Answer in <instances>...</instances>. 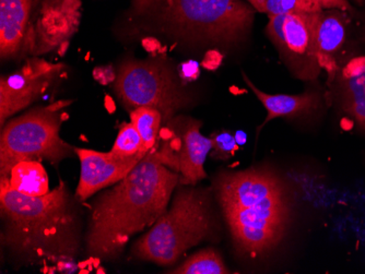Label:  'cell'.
<instances>
[{
  "instance_id": "cell-1",
  "label": "cell",
  "mask_w": 365,
  "mask_h": 274,
  "mask_svg": "<svg viewBox=\"0 0 365 274\" xmlns=\"http://www.w3.org/2000/svg\"><path fill=\"white\" fill-rule=\"evenodd\" d=\"M180 176L159 151L148 153L128 175L96 198L91 209L87 251L96 260L120 257L131 237L149 228L167 211Z\"/></svg>"
},
{
  "instance_id": "cell-2",
  "label": "cell",
  "mask_w": 365,
  "mask_h": 274,
  "mask_svg": "<svg viewBox=\"0 0 365 274\" xmlns=\"http://www.w3.org/2000/svg\"><path fill=\"white\" fill-rule=\"evenodd\" d=\"M3 246L24 263L73 260L79 248L77 204L63 179L42 196H29L0 177Z\"/></svg>"
},
{
  "instance_id": "cell-3",
  "label": "cell",
  "mask_w": 365,
  "mask_h": 274,
  "mask_svg": "<svg viewBox=\"0 0 365 274\" xmlns=\"http://www.w3.org/2000/svg\"><path fill=\"white\" fill-rule=\"evenodd\" d=\"M135 17L190 44L233 46L243 42L254 8L241 0H133Z\"/></svg>"
},
{
  "instance_id": "cell-4",
  "label": "cell",
  "mask_w": 365,
  "mask_h": 274,
  "mask_svg": "<svg viewBox=\"0 0 365 274\" xmlns=\"http://www.w3.org/2000/svg\"><path fill=\"white\" fill-rule=\"evenodd\" d=\"M212 228L207 192L185 188L178 192L169 211L135 243L133 253L141 260L173 265L180 255L206 239Z\"/></svg>"
},
{
  "instance_id": "cell-5",
  "label": "cell",
  "mask_w": 365,
  "mask_h": 274,
  "mask_svg": "<svg viewBox=\"0 0 365 274\" xmlns=\"http://www.w3.org/2000/svg\"><path fill=\"white\" fill-rule=\"evenodd\" d=\"M71 103L55 102L6 122L0 135V177L9 179L12 169L24 161L58 165L73 157L75 148L61 137L63 110Z\"/></svg>"
},
{
  "instance_id": "cell-6",
  "label": "cell",
  "mask_w": 365,
  "mask_h": 274,
  "mask_svg": "<svg viewBox=\"0 0 365 274\" xmlns=\"http://www.w3.org/2000/svg\"><path fill=\"white\" fill-rule=\"evenodd\" d=\"M115 91L125 107L155 108L163 124L171 122L178 110L190 104V99L167 63L159 60H129L120 67Z\"/></svg>"
},
{
  "instance_id": "cell-7",
  "label": "cell",
  "mask_w": 365,
  "mask_h": 274,
  "mask_svg": "<svg viewBox=\"0 0 365 274\" xmlns=\"http://www.w3.org/2000/svg\"><path fill=\"white\" fill-rule=\"evenodd\" d=\"M223 214L237 251L260 257L276 248L286 235L291 214L288 191L254 200Z\"/></svg>"
},
{
  "instance_id": "cell-8",
  "label": "cell",
  "mask_w": 365,
  "mask_h": 274,
  "mask_svg": "<svg viewBox=\"0 0 365 274\" xmlns=\"http://www.w3.org/2000/svg\"><path fill=\"white\" fill-rule=\"evenodd\" d=\"M322 12L269 16L268 36L297 79L312 81L321 73L317 36Z\"/></svg>"
},
{
  "instance_id": "cell-9",
  "label": "cell",
  "mask_w": 365,
  "mask_h": 274,
  "mask_svg": "<svg viewBox=\"0 0 365 274\" xmlns=\"http://www.w3.org/2000/svg\"><path fill=\"white\" fill-rule=\"evenodd\" d=\"M65 65L31 58L16 73L0 80V126L34 103L63 73Z\"/></svg>"
},
{
  "instance_id": "cell-10",
  "label": "cell",
  "mask_w": 365,
  "mask_h": 274,
  "mask_svg": "<svg viewBox=\"0 0 365 274\" xmlns=\"http://www.w3.org/2000/svg\"><path fill=\"white\" fill-rule=\"evenodd\" d=\"M81 0H43L38 17L30 26L24 52L43 55L68 44L79 28Z\"/></svg>"
},
{
  "instance_id": "cell-11",
  "label": "cell",
  "mask_w": 365,
  "mask_h": 274,
  "mask_svg": "<svg viewBox=\"0 0 365 274\" xmlns=\"http://www.w3.org/2000/svg\"><path fill=\"white\" fill-rule=\"evenodd\" d=\"M81 165L76 198L80 201L89 199L104 188L120 183L130 173L143 157H115L112 152H98L90 149L75 148Z\"/></svg>"
},
{
  "instance_id": "cell-12",
  "label": "cell",
  "mask_w": 365,
  "mask_h": 274,
  "mask_svg": "<svg viewBox=\"0 0 365 274\" xmlns=\"http://www.w3.org/2000/svg\"><path fill=\"white\" fill-rule=\"evenodd\" d=\"M40 0H0V55L14 58L26 47L33 9Z\"/></svg>"
},
{
  "instance_id": "cell-13",
  "label": "cell",
  "mask_w": 365,
  "mask_h": 274,
  "mask_svg": "<svg viewBox=\"0 0 365 274\" xmlns=\"http://www.w3.org/2000/svg\"><path fill=\"white\" fill-rule=\"evenodd\" d=\"M202 122L190 120L186 122L182 135V146L178 153V171L182 185H195L206 179L204 165L207 155L212 150L211 138L202 136Z\"/></svg>"
},
{
  "instance_id": "cell-14",
  "label": "cell",
  "mask_w": 365,
  "mask_h": 274,
  "mask_svg": "<svg viewBox=\"0 0 365 274\" xmlns=\"http://www.w3.org/2000/svg\"><path fill=\"white\" fill-rule=\"evenodd\" d=\"M244 81L252 91L257 96L260 103L267 110V117L264 120V125L272 122V120L280 117H297V116L309 115L314 110H317L321 102V98L317 92L307 91L305 93L297 94V95H288V94H267L260 91L251 79L242 73Z\"/></svg>"
},
{
  "instance_id": "cell-15",
  "label": "cell",
  "mask_w": 365,
  "mask_h": 274,
  "mask_svg": "<svg viewBox=\"0 0 365 274\" xmlns=\"http://www.w3.org/2000/svg\"><path fill=\"white\" fill-rule=\"evenodd\" d=\"M346 40V20L337 11L322 12L317 26V59L322 69H325L330 79L337 73L334 55L341 48Z\"/></svg>"
},
{
  "instance_id": "cell-16",
  "label": "cell",
  "mask_w": 365,
  "mask_h": 274,
  "mask_svg": "<svg viewBox=\"0 0 365 274\" xmlns=\"http://www.w3.org/2000/svg\"><path fill=\"white\" fill-rule=\"evenodd\" d=\"M10 187L29 196H42L49 191L48 177L40 161H24L12 169Z\"/></svg>"
},
{
  "instance_id": "cell-17",
  "label": "cell",
  "mask_w": 365,
  "mask_h": 274,
  "mask_svg": "<svg viewBox=\"0 0 365 274\" xmlns=\"http://www.w3.org/2000/svg\"><path fill=\"white\" fill-rule=\"evenodd\" d=\"M340 105L356 120L365 132V73L354 78H340Z\"/></svg>"
},
{
  "instance_id": "cell-18",
  "label": "cell",
  "mask_w": 365,
  "mask_h": 274,
  "mask_svg": "<svg viewBox=\"0 0 365 274\" xmlns=\"http://www.w3.org/2000/svg\"><path fill=\"white\" fill-rule=\"evenodd\" d=\"M130 122L136 127L137 132L143 139L145 153L148 154L151 151L157 150L161 125L163 124L161 112L155 108L140 106L130 110Z\"/></svg>"
},
{
  "instance_id": "cell-19",
  "label": "cell",
  "mask_w": 365,
  "mask_h": 274,
  "mask_svg": "<svg viewBox=\"0 0 365 274\" xmlns=\"http://www.w3.org/2000/svg\"><path fill=\"white\" fill-rule=\"evenodd\" d=\"M169 273L174 274H227L229 269L217 251L204 249L188 258L185 263Z\"/></svg>"
},
{
  "instance_id": "cell-20",
  "label": "cell",
  "mask_w": 365,
  "mask_h": 274,
  "mask_svg": "<svg viewBox=\"0 0 365 274\" xmlns=\"http://www.w3.org/2000/svg\"><path fill=\"white\" fill-rule=\"evenodd\" d=\"M110 152L115 157L123 159L145 157L147 155L143 151V139L133 122H123L120 125L118 138L115 140Z\"/></svg>"
},
{
  "instance_id": "cell-21",
  "label": "cell",
  "mask_w": 365,
  "mask_h": 274,
  "mask_svg": "<svg viewBox=\"0 0 365 274\" xmlns=\"http://www.w3.org/2000/svg\"><path fill=\"white\" fill-rule=\"evenodd\" d=\"M323 11L319 0H266V14L269 16L292 14H315Z\"/></svg>"
},
{
  "instance_id": "cell-22",
  "label": "cell",
  "mask_w": 365,
  "mask_h": 274,
  "mask_svg": "<svg viewBox=\"0 0 365 274\" xmlns=\"http://www.w3.org/2000/svg\"><path fill=\"white\" fill-rule=\"evenodd\" d=\"M212 140V153L211 157L215 159H230L235 157V152L239 149L235 137L230 132H220L213 134L210 137Z\"/></svg>"
},
{
  "instance_id": "cell-23",
  "label": "cell",
  "mask_w": 365,
  "mask_h": 274,
  "mask_svg": "<svg viewBox=\"0 0 365 274\" xmlns=\"http://www.w3.org/2000/svg\"><path fill=\"white\" fill-rule=\"evenodd\" d=\"M365 73V56L352 59L342 69L341 77L354 78Z\"/></svg>"
},
{
  "instance_id": "cell-24",
  "label": "cell",
  "mask_w": 365,
  "mask_h": 274,
  "mask_svg": "<svg viewBox=\"0 0 365 274\" xmlns=\"http://www.w3.org/2000/svg\"><path fill=\"white\" fill-rule=\"evenodd\" d=\"M93 77L96 81L102 83V85H108V83L116 80V75H115L112 67L110 66L98 67V68L94 69Z\"/></svg>"
},
{
  "instance_id": "cell-25",
  "label": "cell",
  "mask_w": 365,
  "mask_h": 274,
  "mask_svg": "<svg viewBox=\"0 0 365 274\" xmlns=\"http://www.w3.org/2000/svg\"><path fill=\"white\" fill-rule=\"evenodd\" d=\"M222 59L223 56L218 51L211 50L207 53L202 65L207 70H215V69H218L219 66H220Z\"/></svg>"
},
{
  "instance_id": "cell-26",
  "label": "cell",
  "mask_w": 365,
  "mask_h": 274,
  "mask_svg": "<svg viewBox=\"0 0 365 274\" xmlns=\"http://www.w3.org/2000/svg\"><path fill=\"white\" fill-rule=\"evenodd\" d=\"M180 78L187 81H194L199 75L198 63L195 61H188L180 67Z\"/></svg>"
},
{
  "instance_id": "cell-27",
  "label": "cell",
  "mask_w": 365,
  "mask_h": 274,
  "mask_svg": "<svg viewBox=\"0 0 365 274\" xmlns=\"http://www.w3.org/2000/svg\"><path fill=\"white\" fill-rule=\"evenodd\" d=\"M323 9H338L341 11L351 10V6L346 0H319Z\"/></svg>"
},
{
  "instance_id": "cell-28",
  "label": "cell",
  "mask_w": 365,
  "mask_h": 274,
  "mask_svg": "<svg viewBox=\"0 0 365 274\" xmlns=\"http://www.w3.org/2000/svg\"><path fill=\"white\" fill-rule=\"evenodd\" d=\"M143 44L145 50L150 53H157L158 50L161 47L159 41L153 38H145V40L143 41Z\"/></svg>"
},
{
  "instance_id": "cell-29",
  "label": "cell",
  "mask_w": 365,
  "mask_h": 274,
  "mask_svg": "<svg viewBox=\"0 0 365 274\" xmlns=\"http://www.w3.org/2000/svg\"><path fill=\"white\" fill-rule=\"evenodd\" d=\"M258 12L266 14V0H246Z\"/></svg>"
},
{
  "instance_id": "cell-30",
  "label": "cell",
  "mask_w": 365,
  "mask_h": 274,
  "mask_svg": "<svg viewBox=\"0 0 365 274\" xmlns=\"http://www.w3.org/2000/svg\"><path fill=\"white\" fill-rule=\"evenodd\" d=\"M235 140H237V144L239 146H243L246 142V135L245 132H237V135H235Z\"/></svg>"
},
{
  "instance_id": "cell-31",
  "label": "cell",
  "mask_w": 365,
  "mask_h": 274,
  "mask_svg": "<svg viewBox=\"0 0 365 274\" xmlns=\"http://www.w3.org/2000/svg\"><path fill=\"white\" fill-rule=\"evenodd\" d=\"M106 107H108V112H113L115 110V104L114 102L110 100V96H106Z\"/></svg>"
},
{
  "instance_id": "cell-32",
  "label": "cell",
  "mask_w": 365,
  "mask_h": 274,
  "mask_svg": "<svg viewBox=\"0 0 365 274\" xmlns=\"http://www.w3.org/2000/svg\"><path fill=\"white\" fill-rule=\"evenodd\" d=\"M356 1H358V3H363V0H356Z\"/></svg>"
},
{
  "instance_id": "cell-33",
  "label": "cell",
  "mask_w": 365,
  "mask_h": 274,
  "mask_svg": "<svg viewBox=\"0 0 365 274\" xmlns=\"http://www.w3.org/2000/svg\"></svg>"
}]
</instances>
